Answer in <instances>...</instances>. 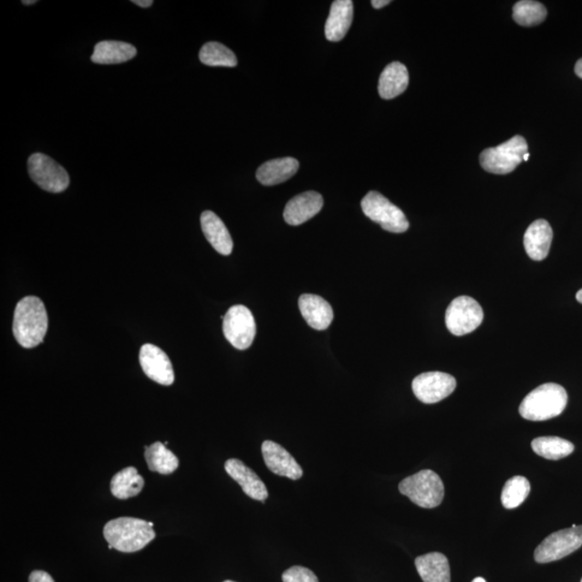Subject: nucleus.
<instances>
[{
	"label": "nucleus",
	"mask_w": 582,
	"mask_h": 582,
	"mask_svg": "<svg viewBox=\"0 0 582 582\" xmlns=\"http://www.w3.org/2000/svg\"><path fill=\"white\" fill-rule=\"evenodd\" d=\"M47 314L44 302L37 296H26L17 303L12 331L17 343L33 348L44 341L47 331Z\"/></svg>",
	"instance_id": "obj_1"
},
{
	"label": "nucleus",
	"mask_w": 582,
	"mask_h": 582,
	"mask_svg": "<svg viewBox=\"0 0 582 582\" xmlns=\"http://www.w3.org/2000/svg\"><path fill=\"white\" fill-rule=\"evenodd\" d=\"M151 522L138 518H118L104 526V537L109 548L126 554L138 552L156 538Z\"/></svg>",
	"instance_id": "obj_2"
},
{
	"label": "nucleus",
	"mask_w": 582,
	"mask_h": 582,
	"mask_svg": "<svg viewBox=\"0 0 582 582\" xmlns=\"http://www.w3.org/2000/svg\"><path fill=\"white\" fill-rule=\"evenodd\" d=\"M568 396L563 386L547 383L538 386L521 402V417L534 421H547L556 417L566 410Z\"/></svg>",
	"instance_id": "obj_3"
},
{
	"label": "nucleus",
	"mask_w": 582,
	"mask_h": 582,
	"mask_svg": "<svg viewBox=\"0 0 582 582\" xmlns=\"http://www.w3.org/2000/svg\"><path fill=\"white\" fill-rule=\"evenodd\" d=\"M400 492L421 508H436L443 501L444 485L435 472L421 471L400 483Z\"/></svg>",
	"instance_id": "obj_4"
},
{
	"label": "nucleus",
	"mask_w": 582,
	"mask_h": 582,
	"mask_svg": "<svg viewBox=\"0 0 582 582\" xmlns=\"http://www.w3.org/2000/svg\"><path fill=\"white\" fill-rule=\"evenodd\" d=\"M527 151L525 139L516 135L500 146L488 148L481 152L480 164L489 173L506 175L524 161Z\"/></svg>",
	"instance_id": "obj_5"
},
{
	"label": "nucleus",
	"mask_w": 582,
	"mask_h": 582,
	"mask_svg": "<svg viewBox=\"0 0 582 582\" xmlns=\"http://www.w3.org/2000/svg\"><path fill=\"white\" fill-rule=\"evenodd\" d=\"M361 209L372 222L393 234H403L409 229V222L400 207L391 203L384 195L370 192L361 201Z\"/></svg>",
	"instance_id": "obj_6"
},
{
	"label": "nucleus",
	"mask_w": 582,
	"mask_h": 582,
	"mask_svg": "<svg viewBox=\"0 0 582 582\" xmlns=\"http://www.w3.org/2000/svg\"><path fill=\"white\" fill-rule=\"evenodd\" d=\"M484 313L479 303L471 296H457L445 312V325L451 334L461 337L471 334L483 324Z\"/></svg>",
	"instance_id": "obj_7"
},
{
	"label": "nucleus",
	"mask_w": 582,
	"mask_h": 582,
	"mask_svg": "<svg viewBox=\"0 0 582 582\" xmlns=\"http://www.w3.org/2000/svg\"><path fill=\"white\" fill-rule=\"evenodd\" d=\"M582 546V525H574L559 532L552 533L540 543L534 554L540 564L556 562L572 555Z\"/></svg>",
	"instance_id": "obj_8"
},
{
	"label": "nucleus",
	"mask_w": 582,
	"mask_h": 582,
	"mask_svg": "<svg viewBox=\"0 0 582 582\" xmlns=\"http://www.w3.org/2000/svg\"><path fill=\"white\" fill-rule=\"evenodd\" d=\"M28 174L32 181L51 193H61L69 186V176L63 166L44 153H34L28 159Z\"/></svg>",
	"instance_id": "obj_9"
},
{
	"label": "nucleus",
	"mask_w": 582,
	"mask_h": 582,
	"mask_svg": "<svg viewBox=\"0 0 582 582\" xmlns=\"http://www.w3.org/2000/svg\"><path fill=\"white\" fill-rule=\"evenodd\" d=\"M223 329L231 346L240 350L252 346L257 330L253 313L244 306L229 308L223 317Z\"/></svg>",
	"instance_id": "obj_10"
},
{
	"label": "nucleus",
	"mask_w": 582,
	"mask_h": 582,
	"mask_svg": "<svg viewBox=\"0 0 582 582\" xmlns=\"http://www.w3.org/2000/svg\"><path fill=\"white\" fill-rule=\"evenodd\" d=\"M456 389V379L451 374L433 371L421 373L412 382L415 397L427 405L445 400Z\"/></svg>",
	"instance_id": "obj_11"
},
{
	"label": "nucleus",
	"mask_w": 582,
	"mask_h": 582,
	"mask_svg": "<svg viewBox=\"0 0 582 582\" xmlns=\"http://www.w3.org/2000/svg\"><path fill=\"white\" fill-rule=\"evenodd\" d=\"M140 362L142 371L152 381L170 386L175 381L173 366L169 356L153 344H145L140 352Z\"/></svg>",
	"instance_id": "obj_12"
},
{
	"label": "nucleus",
	"mask_w": 582,
	"mask_h": 582,
	"mask_svg": "<svg viewBox=\"0 0 582 582\" xmlns=\"http://www.w3.org/2000/svg\"><path fill=\"white\" fill-rule=\"evenodd\" d=\"M261 451H263L266 467L273 473L291 480H299L303 476V471L298 462L281 444L266 441L263 443Z\"/></svg>",
	"instance_id": "obj_13"
},
{
	"label": "nucleus",
	"mask_w": 582,
	"mask_h": 582,
	"mask_svg": "<svg viewBox=\"0 0 582 582\" xmlns=\"http://www.w3.org/2000/svg\"><path fill=\"white\" fill-rule=\"evenodd\" d=\"M225 472L241 485L243 492L253 500L265 502L269 496L268 490L256 473L240 460L230 459L225 462Z\"/></svg>",
	"instance_id": "obj_14"
},
{
	"label": "nucleus",
	"mask_w": 582,
	"mask_h": 582,
	"mask_svg": "<svg viewBox=\"0 0 582 582\" xmlns=\"http://www.w3.org/2000/svg\"><path fill=\"white\" fill-rule=\"evenodd\" d=\"M324 199L315 192H303L291 199L284 211V219L290 225H299L310 221L323 209Z\"/></svg>",
	"instance_id": "obj_15"
},
{
	"label": "nucleus",
	"mask_w": 582,
	"mask_h": 582,
	"mask_svg": "<svg viewBox=\"0 0 582 582\" xmlns=\"http://www.w3.org/2000/svg\"><path fill=\"white\" fill-rule=\"evenodd\" d=\"M299 308L307 325L319 331L328 328L335 317L329 303L317 295H302Z\"/></svg>",
	"instance_id": "obj_16"
},
{
	"label": "nucleus",
	"mask_w": 582,
	"mask_h": 582,
	"mask_svg": "<svg viewBox=\"0 0 582 582\" xmlns=\"http://www.w3.org/2000/svg\"><path fill=\"white\" fill-rule=\"evenodd\" d=\"M554 231L545 219H538L527 228L525 234V251L533 260L542 261L547 258Z\"/></svg>",
	"instance_id": "obj_17"
},
{
	"label": "nucleus",
	"mask_w": 582,
	"mask_h": 582,
	"mask_svg": "<svg viewBox=\"0 0 582 582\" xmlns=\"http://www.w3.org/2000/svg\"><path fill=\"white\" fill-rule=\"evenodd\" d=\"M354 5L352 0H336L332 3L328 19L325 26L326 38L329 41H340L352 26Z\"/></svg>",
	"instance_id": "obj_18"
},
{
	"label": "nucleus",
	"mask_w": 582,
	"mask_h": 582,
	"mask_svg": "<svg viewBox=\"0 0 582 582\" xmlns=\"http://www.w3.org/2000/svg\"><path fill=\"white\" fill-rule=\"evenodd\" d=\"M201 225L203 234L210 244L223 256H229L233 253L234 241L229 230L215 213L205 211L201 215Z\"/></svg>",
	"instance_id": "obj_19"
},
{
	"label": "nucleus",
	"mask_w": 582,
	"mask_h": 582,
	"mask_svg": "<svg viewBox=\"0 0 582 582\" xmlns=\"http://www.w3.org/2000/svg\"><path fill=\"white\" fill-rule=\"evenodd\" d=\"M299 165L298 160L294 158L270 160L260 166L256 177L265 186H275L296 175Z\"/></svg>",
	"instance_id": "obj_20"
},
{
	"label": "nucleus",
	"mask_w": 582,
	"mask_h": 582,
	"mask_svg": "<svg viewBox=\"0 0 582 582\" xmlns=\"http://www.w3.org/2000/svg\"><path fill=\"white\" fill-rule=\"evenodd\" d=\"M409 73L405 65L394 62L382 71L379 80V94L384 99H391L407 90Z\"/></svg>",
	"instance_id": "obj_21"
},
{
	"label": "nucleus",
	"mask_w": 582,
	"mask_h": 582,
	"mask_svg": "<svg viewBox=\"0 0 582 582\" xmlns=\"http://www.w3.org/2000/svg\"><path fill=\"white\" fill-rule=\"evenodd\" d=\"M415 567L424 582H451L450 564L441 552L417 557Z\"/></svg>",
	"instance_id": "obj_22"
},
{
	"label": "nucleus",
	"mask_w": 582,
	"mask_h": 582,
	"mask_svg": "<svg viewBox=\"0 0 582 582\" xmlns=\"http://www.w3.org/2000/svg\"><path fill=\"white\" fill-rule=\"evenodd\" d=\"M136 47L123 41H100L94 47L92 62L102 65L120 64L136 57Z\"/></svg>",
	"instance_id": "obj_23"
},
{
	"label": "nucleus",
	"mask_w": 582,
	"mask_h": 582,
	"mask_svg": "<svg viewBox=\"0 0 582 582\" xmlns=\"http://www.w3.org/2000/svg\"><path fill=\"white\" fill-rule=\"evenodd\" d=\"M145 481L135 467H127L115 474L111 479L110 491L119 500L139 495L144 489Z\"/></svg>",
	"instance_id": "obj_24"
},
{
	"label": "nucleus",
	"mask_w": 582,
	"mask_h": 582,
	"mask_svg": "<svg viewBox=\"0 0 582 582\" xmlns=\"http://www.w3.org/2000/svg\"><path fill=\"white\" fill-rule=\"evenodd\" d=\"M145 460L151 472L161 474L173 473L180 466L177 456L162 442H154L151 447H146Z\"/></svg>",
	"instance_id": "obj_25"
},
{
	"label": "nucleus",
	"mask_w": 582,
	"mask_h": 582,
	"mask_svg": "<svg viewBox=\"0 0 582 582\" xmlns=\"http://www.w3.org/2000/svg\"><path fill=\"white\" fill-rule=\"evenodd\" d=\"M532 449L537 455L551 461H559L574 452L572 442L560 437H538L532 442Z\"/></svg>",
	"instance_id": "obj_26"
},
{
	"label": "nucleus",
	"mask_w": 582,
	"mask_h": 582,
	"mask_svg": "<svg viewBox=\"0 0 582 582\" xmlns=\"http://www.w3.org/2000/svg\"><path fill=\"white\" fill-rule=\"evenodd\" d=\"M200 61L207 67L235 68L237 58L234 51L216 41L207 43L200 51Z\"/></svg>",
	"instance_id": "obj_27"
},
{
	"label": "nucleus",
	"mask_w": 582,
	"mask_h": 582,
	"mask_svg": "<svg viewBox=\"0 0 582 582\" xmlns=\"http://www.w3.org/2000/svg\"><path fill=\"white\" fill-rule=\"evenodd\" d=\"M514 20L521 26H535L547 17V9L543 4L533 0H521L514 5Z\"/></svg>",
	"instance_id": "obj_28"
},
{
	"label": "nucleus",
	"mask_w": 582,
	"mask_h": 582,
	"mask_svg": "<svg viewBox=\"0 0 582 582\" xmlns=\"http://www.w3.org/2000/svg\"><path fill=\"white\" fill-rule=\"evenodd\" d=\"M530 492V481L525 477L515 476L509 479L502 492L503 506L506 509L518 508L525 503Z\"/></svg>",
	"instance_id": "obj_29"
},
{
	"label": "nucleus",
	"mask_w": 582,
	"mask_h": 582,
	"mask_svg": "<svg viewBox=\"0 0 582 582\" xmlns=\"http://www.w3.org/2000/svg\"><path fill=\"white\" fill-rule=\"evenodd\" d=\"M283 582H319L317 575L311 569L302 566H293L282 576Z\"/></svg>",
	"instance_id": "obj_30"
},
{
	"label": "nucleus",
	"mask_w": 582,
	"mask_h": 582,
	"mask_svg": "<svg viewBox=\"0 0 582 582\" xmlns=\"http://www.w3.org/2000/svg\"><path fill=\"white\" fill-rule=\"evenodd\" d=\"M28 582H55L50 574L44 571H34L29 575Z\"/></svg>",
	"instance_id": "obj_31"
},
{
	"label": "nucleus",
	"mask_w": 582,
	"mask_h": 582,
	"mask_svg": "<svg viewBox=\"0 0 582 582\" xmlns=\"http://www.w3.org/2000/svg\"><path fill=\"white\" fill-rule=\"evenodd\" d=\"M132 3L141 8H150L153 5L152 0H133Z\"/></svg>",
	"instance_id": "obj_32"
},
{
	"label": "nucleus",
	"mask_w": 582,
	"mask_h": 582,
	"mask_svg": "<svg viewBox=\"0 0 582 582\" xmlns=\"http://www.w3.org/2000/svg\"><path fill=\"white\" fill-rule=\"evenodd\" d=\"M373 8L381 9L390 4V0H372Z\"/></svg>",
	"instance_id": "obj_33"
},
{
	"label": "nucleus",
	"mask_w": 582,
	"mask_h": 582,
	"mask_svg": "<svg viewBox=\"0 0 582 582\" xmlns=\"http://www.w3.org/2000/svg\"><path fill=\"white\" fill-rule=\"evenodd\" d=\"M575 73L582 79V58L579 59L577 63H576Z\"/></svg>",
	"instance_id": "obj_34"
},
{
	"label": "nucleus",
	"mask_w": 582,
	"mask_h": 582,
	"mask_svg": "<svg viewBox=\"0 0 582 582\" xmlns=\"http://www.w3.org/2000/svg\"><path fill=\"white\" fill-rule=\"evenodd\" d=\"M576 299L582 305V288L578 291L577 295H576Z\"/></svg>",
	"instance_id": "obj_35"
},
{
	"label": "nucleus",
	"mask_w": 582,
	"mask_h": 582,
	"mask_svg": "<svg viewBox=\"0 0 582 582\" xmlns=\"http://www.w3.org/2000/svg\"><path fill=\"white\" fill-rule=\"evenodd\" d=\"M37 2H36V0H33V2H26V0H23L22 4L26 5H34Z\"/></svg>",
	"instance_id": "obj_36"
},
{
	"label": "nucleus",
	"mask_w": 582,
	"mask_h": 582,
	"mask_svg": "<svg viewBox=\"0 0 582 582\" xmlns=\"http://www.w3.org/2000/svg\"><path fill=\"white\" fill-rule=\"evenodd\" d=\"M473 582H486L483 577H477L476 579H473Z\"/></svg>",
	"instance_id": "obj_37"
},
{
	"label": "nucleus",
	"mask_w": 582,
	"mask_h": 582,
	"mask_svg": "<svg viewBox=\"0 0 582 582\" xmlns=\"http://www.w3.org/2000/svg\"><path fill=\"white\" fill-rule=\"evenodd\" d=\"M528 158H530V153H526L525 156L524 157V161H528Z\"/></svg>",
	"instance_id": "obj_38"
},
{
	"label": "nucleus",
	"mask_w": 582,
	"mask_h": 582,
	"mask_svg": "<svg viewBox=\"0 0 582 582\" xmlns=\"http://www.w3.org/2000/svg\"><path fill=\"white\" fill-rule=\"evenodd\" d=\"M223 582H234V581H231V580H225V581H223Z\"/></svg>",
	"instance_id": "obj_39"
},
{
	"label": "nucleus",
	"mask_w": 582,
	"mask_h": 582,
	"mask_svg": "<svg viewBox=\"0 0 582 582\" xmlns=\"http://www.w3.org/2000/svg\"><path fill=\"white\" fill-rule=\"evenodd\" d=\"M581 582H582V579H581Z\"/></svg>",
	"instance_id": "obj_40"
}]
</instances>
